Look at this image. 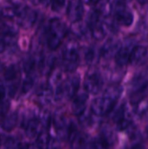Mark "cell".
Segmentation results:
<instances>
[{
	"instance_id": "obj_1",
	"label": "cell",
	"mask_w": 148,
	"mask_h": 149,
	"mask_svg": "<svg viewBox=\"0 0 148 149\" xmlns=\"http://www.w3.org/2000/svg\"><path fill=\"white\" fill-rule=\"evenodd\" d=\"M67 32L66 26L64 22L58 18H51L48 26L44 30L43 38L51 51H55L59 47Z\"/></svg>"
},
{
	"instance_id": "obj_2",
	"label": "cell",
	"mask_w": 148,
	"mask_h": 149,
	"mask_svg": "<svg viewBox=\"0 0 148 149\" xmlns=\"http://www.w3.org/2000/svg\"><path fill=\"white\" fill-rule=\"evenodd\" d=\"M80 78L79 75H73L55 86L53 90V100L61 102L65 100L72 99L79 89Z\"/></svg>"
},
{
	"instance_id": "obj_3",
	"label": "cell",
	"mask_w": 148,
	"mask_h": 149,
	"mask_svg": "<svg viewBox=\"0 0 148 149\" xmlns=\"http://www.w3.org/2000/svg\"><path fill=\"white\" fill-rule=\"evenodd\" d=\"M64 67L68 72H74L79 64V46L75 40H69L62 52Z\"/></svg>"
},
{
	"instance_id": "obj_4",
	"label": "cell",
	"mask_w": 148,
	"mask_h": 149,
	"mask_svg": "<svg viewBox=\"0 0 148 149\" xmlns=\"http://www.w3.org/2000/svg\"><path fill=\"white\" fill-rule=\"evenodd\" d=\"M17 24L19 27L28 30L34 26L38 19V13L25 5H22L16 16Z\"/></svg>"
},
{
	"instance_id": "obj_5",
	"label": "cell",
	"mask_w": 148,
	"mask_h": 149,
	"mask_svg": "<svg viewBox=\"0 0 148 149\" xmlns=\"http://www.w3.org/2000/svg\"><path fill=\"white\" fill-rule=\"evenodd\" d=\"M116 102L105 96L96 98L91 105V112L96 116L107 115L113 112Z\"/></svg>"
},
{
	"instance_id": "obj_6",
	"label": "cell",
	"mask_w": 148,
	"mask_h": 149,
	"mask_svg": "<svg viewBox=\"0 0 148 149\" xmlns=\"http://www.w3.org/2000/svg\"><path fill=\"white\" fill-rule=\"evenodd\" d=\"M113 10H114V20L116 24L126 27L132 25L134 20L133 14L130 10H128L126 7L124 3L118 2L115 7H113Z\"/></svg>"
},
{
	"instance_id": "obj_7",
	"label": "cell",
	"mask_w": 148,
	"mask_h": 149,
	"mask_svg": "<svg viewBox=\"0 0 148 149\" xmlns=\"http://www.w3.org/2000/svg\"><path fill=\"white\" fill-rule=\"evenodd\" d=\"M104 85L102 76L97 72H88L84 79V89L91 94H98Z\"/></svg>"
},
{
	"instance_id": "obj_8",
	"label": "cell",
	"mask_w": 148,
	"mask_h": 149,
	"mask_svg": "<svg viewBox=\"0 0 148 149\" xmlns=\"http://www.w3.org/2000/svg\"><path fill=\"white\" fill-rule=\"evenodd\" d=\"M18 34V27L11 22H4L0 24V37L4 41L6 45L15 44Z\"/></svg>"
},
{
	"instance_id": "obj_9",
	"label": "cell",
	"mask_w": 148,
	"mask_h": 149,
	"mask_svg": "<svg viewBox=\"0 0 148 149\" xmlns=\"http://www.w3.org/2000/svg\"><path fill=\"white\" fill-rule=\"evenodd\" d=\"M66 13L68 19L72 23L80 21L85 13L83 3L80 0H70Z\"/></svg>"
},
{
	"instance_id": "obj_10",
	"label": "cell",
	"mask_w": 148,
	"mask_h": 149,
	"mask_svg": "<svg viewBox=\"0 0 148 149\" xmlns=\"http://www.w3.org/2000/svg\"><path fill=\"white\" fill-rule=\"evenodd\" d=\"M23 127H24L25 134L29 138H36L38 134L41 131H43V127L41 126V123L38 116L25 118L23 122Z\"/></svg>"
},
{
	"instance_id": "obj_11",
	"label": "cell",
	"mask_w": 148,
	"mask_h": 149,
	"mask_svg": "<svg viewBox=\"0 0 148 149\" xmlns=\"http://www.w3.org/2000/svg\"><path fill=\"white\" fill-rule=\"evenodd\" d=\"M133 43L129 40L124 43L118 50L116 52L114 58H115V63L116 65L120 66H126L129 63V58H130V53L133 49Z\"/></svg>"
},
{
	"instance_id": "obj_12",
	"label": "cell",
	"mask_w": 148,
	"mask_h": 149,
	"mask_svg": "<svg viewBox=\"0 0 148 149\" xmlns=\"http://www.w3.org/2000/svg\"><path fill=\"white\" fill-rule=\"evenodd\" d=\"M36 100L42 106L49 105L53 100V88H52V86L49 83L41 85L37 90Z\"/></svg>"
},
{
	"instance_id": "obj_13",
	"label": "cell",
	"mask_w": 148,
	"mask_h": 149,
	"mask_svg": "<svg viewBox=\"0 0 148 149\" xmlns=\"http://www.w3.org/2000/svg\"><path fill=\"white\" fill-rule=\"evenodd\" d=\"M120 47V41L115 38H109L100 48V55L105 59H109L115 56Z\"/></svg>"
},
{
	"instance_id": "obj_14",
	"label": "cell",
	"mask_w": 148,
	"mask_h": 149,
	"mask_svg": "<svg viewBox=\"0 0 148 149\" xmlns=\"http://www.w3.org/2000/svg\"><path fill=\"white\" fill-rule=\"evenodd\" d=\"M56 65V57L52 54L40 56L38 60V69L42 75H50Z\"/></svg>"
},
{
	"instance_id": "obj_15",
	"label": "cell",
	"mask_w": 148,
	"mask_h": 149,
	"mask_svg": "<svg viewBox=\"0 0 148 149\" xmlns=\"http://www.w3.org/2000/svg\"><path fill=\"white\" fill-rule=\"evenodd\" d=\"M88 98H89V93L85 91L79 93L78 95L76 94L73 97L72 108V112L75 115L79 116L85 111Z\"/></svg>"
},
{
	"instance_id": "obj_16",
	"label": "cell",
	"mask_w": 148,
	"mask_h": 149,
	"mask_svg": "<svg viewBox=\"0 0 148 149\" xmlns=\"http://www.w3.org/2000/svg\"><path fill=\"white\" fill-rule=\"evenodd\" d=\"M71 31L73 36L79 40L86 41L91 37V31L89 27L85 23L81 22V20L72 23L71 26Z\"/></svg>"
},
{
	"instance_id": "obj_17",
	"label": "cell",
	"mask_w": 148,
	"mask_h": 149,
	"mask_svg": "<svg viewBox=\"0 0 148 149\" xmlns=\"http://www.w3.org/2000/svg\"><path fill=\"white\" fill-rule=\"evenodd\" d=\"M147 56V47L143 45H135L133 47L130 58H129V63L133 65H138L144 62Z\"/></svg>"
},
{
	"instance_id": "obj_18",
	"label": "cell",
	"mask_w": 148,
	"mask_h": 149,
	"mask_svg": "<svg viewBox=\"0 0 148 149\" xmlns=\"http://www.w3.org/2000/svg\"><path fill=\"white\" fill-rule=\"evenodd\" d=\"M71 147L73 148H91L92 140L84 134L76 132L70 139Z\"/></svg>"
},
{
	"instance_id": "obj_19",
	"label": "cell",
	"mask_w": 148,
	"mask_h": 149,
	"mask_svg": "<svg viewBox=\"0 0 148 149\" xmlns=\"http://www.w3.org/2000/svg\"><path fill=\"white\" fill-rule=\"evenodd\" d=\"M18 121V114L17 112H10L3 116L0 126L1 128L6 132L11 131L17 126Z\"/></svg>"
},
{
	"instance_id": "obj_20",
	"label": "cell",
	"mask_w": 148,
	"mask_h": 149,
	"mask_svg": "<svg viewBox=\"0 0 148 149\" xmlns=\"http://www.w3.org/2000/svg\"><path fill=\"white\" fill-rule=\"evenodd\" d=\"M85 61L89 65H95L99 63V58H101L100 55V49H99L95 45H91L88 47L84 54Z\"/></svg>"
},
{
	"instance_id": "obj_21",
	"label": "cell",
	"mask_w": 148,
	"mask_h": 149,
	"mask_svg": "<svg viewBox=\"0 0 148 149\" xmlns=\"http://www.w3.org/2000/svg\"><path fill=\"white\" fill-rule=\"evenodd\" d=\"M40 57V56H39ZM39 57H27L23 62V70L26 75H33L38 65Z\"/></svg>"
},
{
	"instance_id": "obj_22",
	"label": "cell",
	"mask_w": 148,
	"mask_h": 149,
	"mask_svg": "<svg viewBox=\"0 0 148 149\" xmlns=\"http://www.w3.org/2000/svg\"><path fill=\"white\" fill-rule=\"evenodd\" d=\"M90 31H91V36H92L96 40H99V41L106 38V36L108 33V31L103 21L102 22L99 21V23H97L95 25L90 28Z\"/></svg>"
},
{
	"instance_id": "obj_23",
	"label": "cell",
	"mask_w": 148,
	"mask_h": 149,
	"mask_svg": "<svg viewBox=\"0 0 148 149\" xmlns=\"http://www.w3.org/2000/svg\"><path fill=\"white\" fill-rule=\"evenodd\" d=\"M96 4L95 10L99 13L100 16H103L105 17H109L113 10V3L109 0H99Z\"/></svg>"
},
{
	"instance_id": "obj_24",
	"label": "cell",
	"mask_w": 148,
	"mask_h": 149,
	"mask_svg": "<svg viewBox=\"0 0 148 149\" xmlns=\"http://www.w3.org/2000/svg\"><path fill=\"white\" fill-rule=\"evenodd\" d=\"M99 138L103 141V143L106 145V148L111 147L115 142V139H116L114 132L112 130L110 127H104L102 128Z\"/></svg>"
},
{
	"instance_id": "obj_25",
	"label": "cell",
	"mask_w": 148,
	"mask_h": 149,
	"mask_svg": "<svg viewBox=\"0 0 148 149\" xmlns=\"http://www.w3.org/2000/svg\"><path fill=\"white\" fill-rule=\"evenodd\" d=\"M123 93V87L121 86H119V85H112L110 86H108L105 92H104V95L105 97L106 98H109L114 101H117L121 94Z\"/></svg>"
},
{
	"instance_id": "obj_26",
	"label": "cell",
	"mask_w": 148,
	"mask_h": 149,
	"mask_svg": "<svg viewBox=\"0 0 148 149\" xmlns=\"http://www.w3.org/2000/svg\"><path fill=\"white\" fill-rule=\"evenodd\" d=\"M3 77H4V79L8 83L16 81V80H19V69H18L17 65H11L9 67H7L6 70L4 71Z\"/></svg>"
},
{
	"instance_id": "obj_27",
	"label": "cell",
	"mask_w": 148,
	"mask_h": 149,
	"mask_svg": "<svg viewBox=\"0 0 148 149\" xmlns=\"http://www.w3.org/2000/svg\"><path fill=\"white\" fill-rule=\"evenodd\" d=\"M22 5L23 4H21V3H16L11 6L3 7V9H1V16L3 17L9 18V19L16 17L17 14L18 13V10Z\"/></svg>"
},
{
	"instance_id": "obj_28",
	"label": "cell",
	"mask_w": 148,
	"mask_h": 149,
	"mask_svg": "<svg viewBox=\"0 0 148 149\" xmlns=\"http://www.w3.org/2000/svg\"><path fill=\"white\" fill-rule=\"evenodd\" d=\"M35 85V76L33 75H26V78L23 80L22 84H21V94L22 95H25L28 93H30L32 88L34 87Z\"/></svg>"
},
{
	"instance_id": "obj_29",
	"label": "cell",
	"mask_w": 148,
	"mask_h": 149,
	"mask_svg": "<svg viewBox=\"0 0 148 149\" xmlns=\"http://www.w3.org/2000/svg\"><path fill=\"white\" fill-rule=\"evenodd\" d=\"M41 3L45 7H51L55 12H60L65 5V0H42Z\"/></svg>"
},
{
	"instance_id": "obj_30",
	"label": "cell",
	"mask_w": 148,
	"mask_h": 149,
	"mask_svg": "<svg viewBox=\"0 0 148 149\" xmlns=\"http://www.w3.org/2000/svg\"><path fill=\"white\" fill-rule=\"evenodd\" d=\"M135 113L140 120H147L148 101L142 100L140 102H138L136 109H135Z\"/></svg>"
},
{
	"instance_id": "obj_31",
	"label": "cell",
	"mask_w": 148,
	"mask_h": 149,
	"mask_svg": "<svg viewBox=\"0 0 148 149\" xmlns=\"http://www.w3.org/2000/svg\"><path fill=\"white\" fill-rule=\"evenodd\" d=\"M94 116L95 114H93L92 113H86V111H85L83 113H81L80 115H79V124L84 127H92L94 125V122H95V119H94Z\"/></svg>"
},
{
	"instance_id": "obj_32",
	"label": "cell",
	"mask_w": 148,
	"mask_h": 149,
	"mask_svg": "<svg viewBox=\"0 0 148 149\" xmlns=\"http://www.w3.org/2000/svg\"><path fill=\"white\" fill-rule=\"evenodd\" d=\"M122 67L123 66L118 65V67H116V68L107 69L106 70V75L107 79H110V80H112V81L120 80V79H121L122 76L124 75V71H122Z\"/></svg>"
},
{
	"instance_id": "obj_33",
	"label": "cell",
	"mask_w": 148,
	"mask_h": 149,
	"mask_svg": "<svg viewBox=\"0 0 148 149\" xmlns=\"http://www.w3.org/2000/svg\"><path fill=\"white\" fill-rule=\"evenodd\" d=\"M38 118L41 123V126L43 127V130H48L49 127H51V113L48 112H42L40 113H38Z\"/></svg>"
},
{
	"instance_id": "obj_34",
	"label": "cell",
	"mask_w": 148,
	"mask_h": 149,
	"mask_svg": "<svg viewBox=\"0 0 148 149\" xmlns=\"http://www.w3.org/2000/svg\"><path fill=\"white\" fill-rule=\"evenodd\" d=\"M100 15L99 13L94 9L93 10H91L88 15H87V17H86V22L85 24H87V26L90 28H92L93 25H95L97 23H99L100 21Z\"/></svg>"
},
{
	"instance_id": "obj_35",
	"label": "cell",
	"mask_w": 148,
	"mask_h": 149,
	"mask_svg": "<svg viewBox=\"0 0 148 149\" xmlns=\"http://www.w3.org/2000/svg\"><path fill=\"white\" fill-rule=\"evenodd\" d=\"M3 148H23L22 142L14 137H6L4 139L3 144Z\"/></svg>"
},
{
	"instance_id": "obj_36",
	"label": "cell",
	"mask_w": 148,
	"mask_h": 149,
	"mask_svg": "<svg viewBox=\"0 0 148 149\" xmlns=\"http://www.w3.org/2000/svg\"><path fill=\"white\" fill-rule=\"evenodd\" d=\"M59 147H60V142L58 141V140L51 137V139H50V141H49L46 148H59Z\"/></svg>"
},
{
	"instance_id": "obj_37",
	"label": "cell",
	"mask_w": 148,
	"mask_h": 149,
	"mask_svg": "<svg viewBox=\"0 0 148 149\" xmlns=\"http://www.w3.org/2000/svg\"><path fill=\"white\" fill-rule=\"evenodd\" d=\"M7 94V90L3 84H0V103L4 101V99Z\"/></svg>"
},
{
	"instance_id": "obj_38",
	"label": "cell",
	"mask_w": 148,
	"mask_h": 149,
	"mask_svg": "<svg viewBox=\"0 0 148 149\" xmlns=\"http://www.w3.org/2000/svg\"><path fill=\"white\" fill-rule=\"evenodd\" d=\"M5 48H6V45H5L4 41L2 39V38L0 37V53L1 52H3L4 50H5Z\"/></svg>"
},
{
	"instance_id": "obj_39",
	"label": "cell",
	"mask_w": 148,
	"mask_h": 149,
	"mask_svg": "<svg viewBox=\"0 0 148 149\" xmlns=\"http://www.w3.org/2000/svg\"><path fill=\"white\" fill-rule=\"evenodd\" d=\"M80 1L86 4H92V3H97L99 0H80Z\"/></svg>"
},
{
	"instance_id": "obj_40",
	"label": "cell",
	"mask_w": 148,
	"mask_h": 149,
	"mask_svg": "<svg viewBox=\"0 0 148 149\" xmlns=\"http://www.w3.org/2000/svg\"><path fill=\"white\" fill-rule=\"evenodd\" d=\"M4 139H5V136L2 134H0V148L3 147V141H4Z\"/></svg>"
},
{
	"instance_id": "obj_41",
	"label": "cell",
	"mask_w": 148,
	"mask_h": 149,
	"mask_svg": "<svg viewBox=\"0 0 148 149\" xmlns=\"http://www.w3.org/2000/svg\"><path fill=\"white\" fill-rule=\"evenodd\" d=\"M32 4H34V5H38V4H39V3H42V0H29Z\"/></svg>"
},
{
	"instance_id": "obj_42",
	"label": "cell",
	"mask_w": 148,
	"mask_h": 149,
	"mask_svg": "<svg viewBox=\"0 0 148 149\" xmlns=\"http://www.w3.org/2000/svg\"><path fill=\"white\" fill-rule=\"evenodd\" d=\"M140 3H141V4H143V3H147L148 0H137Z\"/></svg>"
},
{
	"instance_id": "obj_43",
	"label": "cell",
	"mask_w": 148,
	"mask_h": 149,
	"mask_svg": "<svg viewBox=\"0 0 148 149\" xmlns=\"http://www.w3.org/2000/svg\"><path fill=\"white\" fill-rule=\"evenodd\" d=\"M2 68H3V65H2V63L0 62V72L2 71Z\"/></svg>"
},
{
	"instance_id": "obj_44",
	"label": "cell",
	"mask_w": 148,
	"mask_h": 149,
	"mask_svg": "<svg viewBox=\"0 0 148 149\" xmlns=\"http://www.w3.org/2000/svg\"><path fill=\"white\" fill-rule=\"evenodd\" d=\"M124 2H126V3H128V2H131L132 0H123Z\"/></svg>"
},
{
	"instance_id": "obj_45",
	"label": "cell",
	"mask_w": 148,
	"mask_h": 149,
	"mask_svg": "<svg viewBox=\"0 0 148 149\" xmlns=\"http://www.w3.org/2000/svg\"><path fill=\"white\" fill-rule=\"evenodd\" d=\"M146 131H147V136H148V126L147 127V129H146Z\"/></svg>"
},
{
	"instance_id": "obj_46",
	"label": "cell",
	"mask_w": 148,
	"mask_h": 149,
	"mask_svg": "<svg viewBox=\"0 0 148 149\" xmlns=\"http://www.w3.org/2000/svg\"><path fill=\"white\" fill-rule=\"evenodd\" d=\"M0 17H2V16H1V9H0Z\"/></svg>"
},
{
	"instance_id": "obj_47",
	"label": "cell",
	"mask_w": 148,
	"mask_h": 149,
	"mask_svg": "<svg viewBox=\"0 0 148 149\" xmlns=\"http://www.w3.org/2000/svg\"><path fill=\"white\" fill-rule=\"evenodd\" d=\"M109 1H111V2H112V0H109Z\"/></svg>"
}]
</instances>
